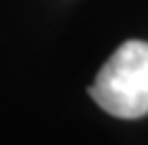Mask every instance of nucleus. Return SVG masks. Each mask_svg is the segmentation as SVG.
<instances>
[{"mask_svg": "<svg viewBox=\"0 0 148 145\" xmlns=\"http://www.w3.org/2000/svg\"><path fill=\"white\" fill-rule=\"evenodd\" d=\"M89 95L113 117L148 115V41H124L96 74Z\"/></svg>", "mask_w": 148, "mask_h": 145, "instance_id": "f257e3e1", "label": "nucleus"}]
</instances>
